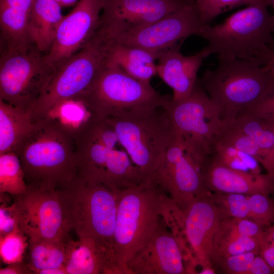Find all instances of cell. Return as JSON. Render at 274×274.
I'll return each mask as SVG.
<instances>
[{"mask_svg": "<svg viewBox=\"0 0 274 274\" xmlns=\"http://www.w3.org/2000/svg\"><path fill=\"white\" fill-rule=\"evenodd\" d=\"M267 5L247 6L214 26L207 25L201 36L210 55L219 61L239 59L264 65L274 42V21Z\"/></svg>", "mask_w": 274, "mask_h": 274, "instance_id": "obj_2", "label": "cell"}, {"mask_svg": "<svg viewBox=\"0 0 274 274\" xmlns=\"http://www.w3.org/2000/svg\"><path fill=\"white\" fill-rule=\"evenodd\" d=\"M248 218L266 228L274 223V198L256 194L248 196Z\"/></svg>", "mask_w": 274, "mask_h": 274, "instance_id": "obj_36", "label": "cell"}, {"mask_svg": "<svg viewBox=\"0 0 274 274\" xmlns=\"http://www.w3.org/2000/svg\"><path fill=\"white\" fill-rule=\"evenodd\" d=\"M35 0H0V24L7 47L24 48L33 45L29 22Z\"/></svg>", "mask_w": 274, "mask_h": 274, "instance_id": "obj_22", "label": "cell"}, {"mask_svg": "<svg viewBox=\"0 0 274 274\" xmlns=\"http://www.w3.org/2000/svg\"><path fill=\"white\" fill-rule=\"evenodd\" d=\"M0 206V235H3L19 228L14 201L1 202Z\"/></svg>", "mask_w": 274, "mask_h": 274, "instance_id": "obj_38", "label": "cell"}, {"mask_svg": "<svg viewBox=\"0 0 274 274\" xmlns=\"http://www.w3.org/2000/svg\"><path fill=\"white\" fill-rule=\"evenodd\" d=\"M1 274H32L27 263L24 261L7 265L0 270Z\"/></svg>", "mask_w": 274, "mask_h": 274, "instance_id": "obj_42", "label": "cell"}, {"mask_svg": "<svg viewBox=\"0 0 274 274\" xmlns=\"http://www.w3.org/2000/svg\"><path fill=\"white\" fill-rule=\"evenodd\" d=\"M19 228L29 242L57 240L67 242L71 230L59 190L27 187L13 196Z\"/></svg>", "mask_w": 274, "mask_h": 274, "instance_id": "obj_11", "label": "cell"}, {"mask_svg": "<svg viewBox=\"0 0 274 274\" xmlns=\"http://www.w3.org/2000/svg\"><path fill=\"white\" fill-rule=\"evenodd\" d=\"M163 107L177 138L201 168L211 154L222 120L199 79L188 97L179 101L170 97Z\"/></svg>", "mask_w": 274, "mask_h": 274, "instance_id": "obj_9", "label": "cell"}, {"mask_svg": "<svg viewBox=\"0 0 274 274\" xmlns=\"http://www.w3.org/2000/svg\"><path fill=\"white\" fill-rule=\"evenodd\" d=\"M138 167L127 153L116 148L109 151L105 163L101 184L114 191L141 185Z\"/></svg>", "mask_w": 274, "mask_h": 274, "instance_id": "obj_25", "label": "cell"}, {"mask_svg": "<svg viewBox=\"0 0 274 274\" xmlns=\"http://www.w3.org/2000/svg\"><path fill=\"white\" fill-rule=\"evenodd\" d=\"M265 65H268L274 72V49L272 48Z\"/></svg>", "mask_w": 274, "mask_h": 274, "instance_id": "obj_45", "label": "cell"}, {"mask_svg": "<svg viewBox=\"0 0 274 274\" xmlns=\"http://www.w3.org/2000/svg\"><path fill=\"white\" fill-rule=\"evenodd\" d=\"M66 242L39 240L29 242L27 263L33 273L43 269L65 267Z\"/></svg>", "mask_w": 274, "mask_h": 274, "instance_id": "obj_26", "label": "cell"}, {"mask_svg": "<svg viewBox=\"0 0 274 274\" xmlns=\"http://www.w3.org/2000/svg\"><path fill=\"white\" fill-rule=\"evenodd\" d=\"M159 52L157 60V74L170 87L174 101L188 97L199 81L197 73L206 58L210 54L206 47L189 56L183 55L181 43Z\"/></svg>", "mask_w": 274, "mask_h": 274, "instance_id": "obj_19", "label": "cell"}, {"mask_svg": "<svg viewBox=\"0 0 274 274\" xmlns=\"http://www.w3.org/2000/svg\"><path fill=\"white\" fill-rule=\"evenodd\" d=\"M27 189L20 160L14 152L0 154V193L15 196Z\"/></svg>", "mask_w": 274, "mask_h": 274, "instance_id": "obj_28", "label": "cell"}, {"mask_svg": "<svg viewBox=\"0 0 274 274\" xmlns=\"http://www.w3.org/2000/svg\"><path fill=\"white\" fill-rule=\"evenodd\" d=\"M109 40L107 60L136 79L150 83L151 79L157 74L159 52Z\"/></svg>", "mask_w": 274, "mask_h": 274, "instance_id": "obj_21", "label": "cell"}, {"mask_svg": "<svg viewBox=\"0 0 274 274\" xmlns=\"http://www.w3.org/2000/svg\"><path fill=\"white\" fill-rule=\"evenodd\" d=\"M210 156L230 168L255 174L261 173L260 164L255 158L232 146L215 143Z\"/></svg>", "mask_w": 274, "mask_h": 274, "instance_id": "obj_30", "label": "cell"}, {"mask_svg": "<svg viewBox=\"0 0 274 274\" xmlns=\"http://www.w3.org/2000/svg\"><path fill=\"white\" fill-rule=\"evenodd\" d=\"M151 185L168 194L180 211L208 193L204 187L200 167L177 137L167 150Z\"/></svg>", "mask_w": 274, "mask_h": 274, "instance_id": "obj_12", "label": "cell"}, {"mask_svg": "<svg viewBox=\"0 0 274 274\" xmlns=\"http://www.w3.org/2000/svg\"><path fill=\"white\" fill-rule=\"evenodd\" d=\"M34 125L28 112L0 99V154L14 152Z\"/></svg>", "mask_w": 274, "mask_h": 274, "instance_id": "obj_24", "label": "cell"}, {"mask_svg": "<svg viewBox=\"0 0 274 274\" xmlns=\"http://www.w3.org/2000/svg\"><path fill=\"white\" fill-rule=\"evenodd\" d=\"M61 6L55 0H35L28 32L31 43L40 51L50 49L58 27L64 16Z\"/></svg>", "mask_w": 274, "mask_h": 274, "instance_id": "obj_23", "label": "cell"}, {"mask_svg": "<svg viewBox=\"0 0 274 274\" xmlns=\"http://www.w3.org/2000/svg\"><path fill=\"white\" fill-rule=\"evenodd\" d=\"M116 193L114 256L119 274H128V262L159 226L168 198L158 187L152 185H140Z\"/></svg>", "mask_w": 274, "mask_h": 274, "instance_id": "obj_3", "label": "cell"}, {"mask_svg": "<svg viewBox=\"0 0 274 274\" xmlns=\"http://www.w3.org/2000/svg\"><path fill=\"white\" fill-rule=\"evenodd\" d=\"M29 245L28 237L20 228L0 235L1 261L7 265L24 261Z\"/></svg>", "mask_w": 274, "mask_h": 274, "instance_id": "obj_33", "label": "cell"}, {"mask_svg": "<svg viewBox=\"0 0 274 274\" xmlns=\"http://www.w3.org/2000/svg\"><path fill=\"white\" fill-rule=\"evenodd\" d=\"M213 202L228 218H248V196L235 193L209 192Z\"/></svg>", "mask_w": 274, "mask_h": 274, "instance_id": "obj_35", "label": "cell"}, {"mask_svg": "<svg viewBox=\"0 0 274 274\" xmlns=\"http://www.w3.org/2000/svg\"><path fill=\"white\" fill-rule=\"evenodd\" d=\"M171 97L106 61L89 89L79 98L91 113L102 118L131 111L163 107Z\"/></svg>", "mask_w": 274, "mask_h": 274, "instance_id": "obj_8", "label": "cell"}, {"mask_svg": "<svg viewBox=\"0 0 274 274\" xmlns=\"http://www.w3.org/2000/svg\"><path fill=\"white\" fill-rule=\"evenodd\" d=\"M79 0H61L60 5L61 7H67L77 4Z\"/></svg>", "mask_w": 274, "mask_h": 274, "instance_id": "obj_46", "label": "cell"}, {"mask_svg": "<svg viewBox=\"0 0 274 274\" xmlns=\"http://www.w3.org/2000/svg\"><path fill=\"white\" fill-rule=\"evenodd\" d=\"M14 152L28 187L57 190L78 177L73 133L52 117L35 122L32 130Z\"/></svg>", "mask_w": 274, "mask_h": 274, "instance_id": "obj_1", "label": "cell"}, {"mask_svg": "<svg viewBox=\"0 0 274 274\" xmlns=\"http://www.w3.org/2000/svg\"><path fill=\"white\" fill-rule=\"evenodd\" d=\"M65 268L67 274H119L113 251L89 236L66 242Z\"/></svg>", "mask_w": 274, "mask_h": 274, "instance_id": "obj_20", "label": "cell"}, {"mask_svg": "<svg viewBox=\"0 0 274 274\" xmlns=\"http://www.w3.org/2000/svg\"><path fill=\"white\" fill-rule=\"evenodd\" d=\"M109 44L98 29L85 46L55 68L28 111L34 122L46 117L60 104L78 99L89 89L106 61Z\"/></svg>", "mask_w": 274, "mask_h": 274, "instance_id": "obj_6", "label": "cell"}, {"mask_svg": "<svg viewBox=\"0 0 274 274\" xmlns=\"http://www.w3.org/2000/svg\"><path fill=\"white\" fill-rule=\"evenodd\" d=\"M190 0H104L100 29L110 38L151 24Z\"/></svg>", "mask_w": 274, "mask_h": 274, "instance_id": "obj_15", "label": "cell"}, {"mask_svg": "<svg viewBox=\"0 0 274 274\" xmlns=\"http://www.w3.org/2000/svg\"><path fill=\"white\" fill-rule=\"evenodd\" d=\"M200 274H214L215 271L214 268L211 267H206L202 268V270L199 272Z\"/></svg>", "mask_w": 274, "mask_h": 274, "instance_id": "obj_47", "label": "cell"}, {"mask_svg": "<svg viewBox=\"0 0 274 274\" xmlns=\"http://www.w3.org/2000/svg\"><path fill=\"white\" fill-rule=\"evenodd\" d=\"M271 48L274 49V42H273V44L272 45V46H271Z\"/></svg>", "mask_w": 274, "mask_h": 274, "instance_id": "obj_49", "label": "cell"}, {"mask_svg": "<svg viewBox=\"0 0 274 274\" xmlns=\"http://www.w3.org/2000/svg\"><path fill=\"white\" fill-rule=\"evenodd\" d=\"M268 240L274 244V223L265 228Z\"/></svg>", "mask_w": 274, "mask_h": 274, "instance_id": "obj_44", "label": "cell"}, {"mask_svg": "<svg viewBox=\"0 0 274 274\" xmlns=\"http://www.w3.org/2000/svg\"><path fill=\"white\" fill-rule=\"evenodd\" d=\"M259 255L274 271V244L268 239L267 237L261 243Z\"/></svg>", "mask_w": 274, "mask_h": 274, "instance_id": "obj_40", "label": "cell"}, {"mask_svg": "<svg viewBox=\"0 0 274 274\" xmlns=\"http://www.w3.org/2000/svg\"><path fill=\"white\" fill-rule=\"evenodd\" d=\"M54 70L33 45L6 47L0 61V99L28 112Z\"/></svg>", "mask_w": 274, "mask_h": 274, "instance_id": "obj_10", "label": "cell"}, {"mask_svg": "<svg viewBox=\"0 0 274 274\" xmlns=\"http://www.w3.org/2000/svg\"><path fill=\"white\" fill-rule=\"evenodd\" d=\"M37 274H67V273L65 267H61L41 270Z\"/></svg>", "mask_w": 274, "mask_h": 274, "instance_id": "obj_43", "label": "cell"}, {"mask_svg": "<svg viewBox=\"0 0 274 274\" xmlns=\"http://www.w3.org/2000/svg\"><path fill=\"white\" fill-rule=\"evenodd\" d=\"M274 271L259 255H256L249 274H273Z\"/></svg>", "mask_w": 274, "mask_h": 274, "instance_id": "obj_41", "label": "cell"}, {"mask_svg": "<svg viewBox=\"0 0 274 274\" xmlns=\"http://www.w3.org/2000/svg\"><path fill=\"white\" fill-rule=\"evenodd\" d=\"M266 4L268 6H271L273 10V14H272L273 21H274V0H264Z\"/></svg>", "mask_w": 274, "mask_h": 274, "instance_id": "obj_48", "label": "cell"}, {"mask_svg": "<svg viewBox=\"0 0 274 274\" xmlns=\"http://www.w3.org/2000/svg\"><path fill=\"white\" fill-rule=\"evenodd\" d=\"M140 173L142 185L153 176L176 136L163 107L131 111L105 118Z\"/></svg>", "mask_w": 274, "mask_h": 274, "instance_id": "obj_5", "label": "cell"}, {"mask_svg": "<svg viewBox=\"0 0 274 274\" xmlns=\"http://www.w3.org/2000/svg\"><path fill=\"white\" fill-rule=\"evenodd\" d=\"M223 144L232 146L255 158L260 162L266 155L251 138L236 128L229 121L222 120L213 144Z\"/></svg>", "mask_w": 274, "mask_h": 274, "instance_id": "obj_31", "label": "cell"}, {"mask_svg": "<svg viewBox=\"0 0 274 274\" xmlns=\"http://www.w3.org/2000/svg\"><path fill=\"white\" fill-rule=\"evenodd\" d=\"M206 25L220 14L242 5L265 3L264 0H190ZM266 4V3H265Z\"/></svg>", "mask_w": 274, "mask_h": 274, "instance_id": "obj_34", "label": "cell"}, {"mask_svg": "<svg viewBox=\"0 0 274 274\" xmlns=\"http://www.w3.org/2000/svg\"><path fill=\"white\" fill-rule=\"evenodd\" d=\"M256 255L257 254L255 252H249L227 257H219L214 259L211 264L214 268L219 269L223 273L249 274Z\"/></svg>", "mask_w": 274, "mask_h": 274, "instance_id": "obj_37", "label": "cell"}, {"mask_svg": "<svg viewBox=\"0 0 274 274\" xmlns=\"http://www.w3.org/2000/svg\"><path fill=\"white\" fill-rule=\"evenodd\" d=\"M104 0H79L64 16L44 59L55 68L85 46L99 28Z\"/></svg>", "mask_w": 274, "mask_h": 274, "instance_id": "obj_14", "label": "cell"}, {"mask_svg": "<svg viewBox=\"0 0 274 274\" xmlns=\"http://www.w3.org/2000/svg\"><path fill=\"white\" fill-rule=\"evenodd\" d=\"M176 211L195 261L202 268L213 267L211 257L214 240L222 220L227 217L213 202L209 192L195 199L184 211L177 209Z\"/></svg>", "mask_w": 274, "mask_h": 274, "instance_id": "obj_16", "label": "cell"}, {"mask_svg": "<svg viewBox=\"0 0 274 274\" xmlns=\"http://www.w3.org/2000/svg\"><path fill=\"white\" fill-rule=\"evenodd\" d=\"M91 114L82 101L74 99L60 104L47 116L57 119L73 133L88 119Z\"/></svg>", "mask_w": 274, "mask_h": 274, "instance_id": "obj_32", "label": "cell"}, {"mask_svg": "<svg viewBox=\"0 0 274 274\" xmlns=\"http://www.w3.org/2000/svg\"><path fill=\"white\" fill-rule=\"evenodd\" d=\"M58 190L71 230L78 237H92L113 252L116 191L80 177Z\"/></svg>", "mask_w": 274, "mask_h": 274, "instance_id": "obj_7", "label": "cell"}, {"mask_svg": "<svg viewBox=\"0 0 274 274\" xmlns=\"http://www.w3.org/2000/svg\"><path fill=\"white\" fill-rule=\"evenodd\" d=\"M200 82L217 107L222 120H231L262 100L274 86V72L267 65L234 59L219 61L207 69Z\"/></svg>", "mask_w": 274, "mask_h": 274, "instance_id": "obj_4", "label": "cell"}, {"mask_svg": "<svg viewBox=\"0 0 274 274\" xmlns=\"http://www.w3.org/2000/svg\"><path fill=\"white\" fill-rule=\"evenodd\" d=\"M177 237L159 226L127 264L128 274H183L187 273Z\"/></svg>", "mask_w": 274, "mask_h": 274, "instance_id": "obj_17", "label": "cell"}, {"mask_svg": "<svg viewBox=\"0 0 274 274\" xmlns=\"http://www.w3.org/2000/svg\"><path fill=\"white\" fill-rule=\"evenodd\" d=\"M227 120L255 141L265 154V158L270 154L274 147V121L248 114Z\"/></svg>", "mask_w": 274, "mask_h": 274, "instance_id": "obj_27", "label": "cell"}, {"mask_svg": "<svg viewBox=\"0 0 274 274\" xmlns=\"http://www.w3.org/2000/svg\"><path fill=\"white\" fill-rule=\"evenodd\" d=\"M204 188L209 192L235 193L250 196L274 195V176L230 168L211 156L201 166Z\"/></svg>", "mask_w": 274, "mask_h": 274, "instance_id": "obj_18", "label": "cell"}, {"mask_svg": "<svg viewBox=\"0 0 274 274\" xmlns=\"http://www.w3.org/2000/svg\"><path fill=\"white\" fill-rule=\"evenodd\" d=\"M207 25L190 0L151 24L109 39L123 45L159 52L183 42L189 36H201Z\"/></svg>", "mask_w": 274, "mask_h": 274, "instance_id": "obj_13", "label": "cell"}, {"mask_svg": "<svg viewBox=\"0 0 274 274\" xmlns=\"http://www.w3.org/2000/svg\"><path fill=\"white\" fill-rule=\"evenodd\" d=\"M263 240L235 235L219 228L214 240L211 263L214 259L219 257H227L249 252H254L259 255L260 245Z\"/></svg>", "mask_w": 274, "mask_h": 274, "instance_id": "obj_29", "label": "cell"}, {"mask_svg": "<svg viewBox=\"0 0 274 274\" xmlns=\"http://www.w3.org/2000/svg\"><path fill=\"white\" fill-rule=\"evenodd\" d=\"M241 114H248L274 121V86L262 100Z\"/></svg>", "mask_w": 274, "mask_h": 274, "instance_id": "obj_39", "label": "cell"}]
</instances>
